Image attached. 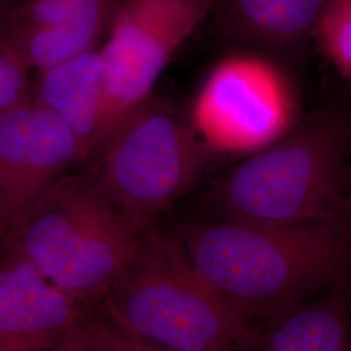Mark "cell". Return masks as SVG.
<instances>
[{"instance_id": "obj_1", "label": "cell", "mask_w": 351, "mask_h": 351, "mask_svg": "<svg viewBox=\"0 0 351 351\" xmlns=\"http://www.w3.org/2000/svg\"><path fill=\"white\" fill-rule=\"evenodd\" d=\"M210 287L250 326L351 281V226L201 216L176 226Z\"/></svg>"}, {"instance_id": "obj_2", "label": "cell", "mask_w": 351, "mask_h": 351, "mask_svg": "<svg viewBox=\"0 0 351 351\" xmlns=\"http://www.w3.org/2000/svg\"><path fill=\"white\" fill-rule=\"evenodd\" d=\"M350 156L351 104L326 106L220 177L207 193V216L349 224L345 176Z\"/></svg>"}, {"instance_id": "obj_3", "label": "cell", "mask_w": 351, "mask_h": 351, "mask_svg": "<svg viewBox=\"0 0 351 351\" xmlns=\"http://www.w3.org/2000/svg\"><path fill=\"white\" fill-rule=\"evenodd\" d=\"M142 233L93 176L71 172L19 217L10 239L56 288L88 310L132 259Z\"/></svg>"}, {"instance_id": "obj_4", "label": "cell", "mask_w": 351, "mask_h": 351, "mask_svg": "<svg viewBox=\"0 0 351 351\" xmlns=\"http://www.w3.org/2000/svg\"><path fill=\"white\" fill-rule=\"evenodd\" d=\"M101 303L132 332L173 351H232L249 326L194 267L176 228L143 230Z\"/></svg>"}, {"instance_id": "obj_5", "label": "cell", "mask_w": 351, "mask_h": 351, "mask_svg": "<svg viewBox=\"0 0 351 351\" xmlns=\"http://www.w3.org/2000/svg\"><path fill=\"white\" fill-rule=\"evenodd\" d=\"M208 152L189 116L152 94L113 128L90 175L117 210L146 230L195 185Z\"/></svg>"}, {"instance_id": "obj_6", "label": "cell", "mask_w": 351, "mask_h": 351, "mask_svg": "<svg viewBox=\"0 0 351 351\" xmlns=\"http://www.w3.org/2000/svg\"><path fill=\"white\" fill-rule=\"evenodd\" d=\"M188 116L207 150L239 156L272 146L303 117L288 73L255 51L233 52L215 64Z\"/></svg>"}, {"instance_id": "obj_7", "label": "cell", "mask_w": 351, "mask_h": 351, "mask_svg": "<svg viewBox=\"0 0 351 351\" xmlns=\"http://www.w3.org/2000/svg\"><path fill=\"white\" fill-rule=\"evenodd\" d=\"M215 0H124L99 47L110 134L152 95L165 66L211 11ZM108 134V136H110Z\"/></svg>"}, {"instance_id": "obj_8", "label": "cell", "mask_w": 351, "mask_h": 351, "mask_svg": "<svg viewBox=\"0 0 351 351\" xmlns=\"http://www.w3.org/2000/svg\"><path fill=\"white\" fill-rule=\"evenodd\" d=\"M88 155L63 120L34 98L0 112V201L13 226Z\"/></svg>"}, {"instance_id": "obj_9", "label": "cell", "mask_w": 351, "mask_h": 351, "mask_svg": "<svg viewBox=\"0 0 351 351\" xmlns=\"http://www.w3.org/2000/svg\"><path fill=\"white\" fill-rule=\"evenodd\" d=\"M119 0H23L0 16V36L32 71L95 50Z\"/></svg>"}, {"instance_id": "obj_10", "label": "cell", "mask_w": 351, "mask_h": 351, "mask_svg": "<svg viewBox=\"0 0 351 351\" xmlns=\"http://www.w3.org/2000/svg\"><path fill=\"white\" fill-rule=\"evenodd\" d=\"M88 310L42 275L8 239L0 246V329L8 351H40L78 326Z\"/></svg>"}, {"instance_id": "obj_11", "label": "cell", "mask_w": 351, "mask_h": 351, "mask_svg": "<svg viewBox=\"0 0 351 351\" xmlns=\"http://www.w3.org/2000/svg\"><path fill=\"white\" fill-rule=\"evenodd\" d=\"M351 281L246 326L232 351H348Z\"/></svg>"}, {"instance_id": "obj_12", "label": "cell", "mask_w": 351, "mask_h": 351, "mask_svg": "<svg viewBox=\"0 0 351 351\" xmlns=\"http://www.w3.org/2000/svg\"><path fill=\"white\" fill-rule=\"evenodd\" d=\"M33 98L59 116L95 156L110 134L107 93L99 49L38 72Z\"/></svg>"}, {"instance_id": "obj_13", "label": "cell", "mask_w": 351, "mask_h": 351, "mask_svg": "<svg viewBox=\"0 0 351 351\" xmlns=\"http://www.w3.org/2000/svg\"><path fill=\"white\" fill-rule=\"evenodd\" d=\"M329 0H215L223 36L263 50H290L314 38Z\"/></svg>"}, {"instance_id": "obj_14", "label": "cell", "mask_w": 351, "mask_h": 351, "mask_svg": "<svg viewBox=\"0 0 351 351\" xmlns=\"http://www.w3.org/2000/svg\"><path fill=\"white\" fill-rule=\"evenodd\" d=\"M326 60L351 81V0H329L314 33Z\"/></svg>"}, {"instance_id": "obj_15", "label": "cell", "mask_w": 351, "mask_h": 351, "mask_svg": "<svg viewBox=\"0 0 351 351\" xmlns=\"http://www.w3.org/2000/svg\"><path fill=\"white\" fill-rule=\"evenodd\" d=\"M88 351H173L117 322L101 303L88 310Z\"/></svg>"}, {"instance_id": "obj_16", "label": "cell", "mask_w": 351, "mask_h": 351, "mask_svg": "<svg viewBox=\"0 0 351 351\" xmlns=\"http://www.w3.org/2000/svg\"><path fill=\"white\" fill-rule=\"evenodd\" d=\"M40 351H88V313L85 319L71 332Z\"/></svg>"}, {"instance_id": "obj_17", "label": "cell", "mask_w": 351, "mask_h": 351, "mask_svg": "<svg viewBox=\"0 0 351 351\" xmlns=\"http://www.w3.org/2000/svg\"><path fill=\"white\" fill-rule=\"evenodd\" d=\"M13 229L12 220L10 219L3 203L0 201V246L10 237Z\"/></svg>"}, {"instance_id": "obj_18", "label": "cell", "mask_w": 351, "mask_h": 351, "mask_svg": "<svg viewBox=\"0 0 351 351\" xmlns=\"http://www.w3.org/2000/svg\"><path fill=\"white\" fill-rule=\"evenodd\" d=\"M345 195H346V210H348V221L351 226V156L346 168L345 176Z\"/></svg>"}, {"instance_id": "obj_19", "label": "cell", "mask_w": 351, "mask_h": 351, "mask_svg": "<svg viewBox=\"0 0 351 351\" xmlns=\"http://www.w3.org/2000/svg\"><path fill=\"white\" fill-rule=\"evenodd\" d=\"M11 7H12V4H11L10 0H0V16L5 12L7 10H10Z\"/></svg>"}, {"instance_id": "obj_20", "label": "cell", "mask_w": 351, "mask_h": 351, "mask_svg": "<svg viewBox=\"0 0 351 351\" xmlns=\"http://www.w3.org/2000/svg\"><path fill=\"white\" fill-rule=\"evenodd\" d=\"M0 351H8L7 350V346H5V341L3 337V333H1V329H0Z\"/></svg>"}, {"instance_id": "obj_21", "label": "cell", "mask_w": 351, "mask_h": 351, "mask_svg": "<svg viewBox=\"0 0 351 351\" xmlns=\"http://www.w3.org/2000/svg\"><path fill=\"white\" fill-rule=\"evenodd\" d=\"M4 46H5V40H4V39H3V37L0 36V51L4 49Z\"/></svg>"}, {"instance_id": "obj_22", "label": "cell", "mask_w": 351, "mask_h": 351, "mask_svg": "<svg viewBox=\"0 0 351 351\" xmlns=\"http://www.w3.org/2000/svg\"><path fill=\"white\" fill-rule=\"evenodd\" d=\"M348 351H351V346H349V349H348Z\"/></svg>"}, {"instance_id": "obj_23", "label": "cell", "mask_w": 351, "mask_h": 351, "mask_svg": "<svg viewBox=\"0 0 351 351\" xmlns=\"http://www.w3.org/2000/svg\"><path fill=\"white\" fill-rule=\"evenodd\" d=\"M350 346H351V330H350Z\"/></svg>"}]
</instances>
